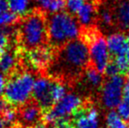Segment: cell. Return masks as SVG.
<instances>
[{
	"label": "cell",
	"mask_w": 129,
	"mask_h": 128,
	"mask_svg": "<svg viewBox=\"0 0 129 128\" xmlns=\"http://www.w3.org/2000/svg\"><path fill=\"white\" fill-rule=\"evenodd\" d=\"M34 128H48L46 125V123H41V122H39L37 123L35 125H34Z\"/></svg>",
	"instance_id": "obj_35"
},
{
	"label": "cell",
	"mask_w": 129,
	"mask_h": 128,
	"mask_svg": "<svg viewBox=\"0 0 129 128\" xmlns=\"http://www.w3.org/2000/svg\"><path fill=\"white\" fill-rule=\"evenodd\" d=\"M89 47L90 61L91 65L100 73L105 71V68L110 62V53L107 48L106 40L93 27L86 28L81 38Z\"/></svg>",
	"instance_id": "obj_5"
},
{
	"label": "cell",
	"mask_w": 129,
	"mask_h": 128,
	"mask_svg": "<svg viewBox=\"0 0 129 128\" xmlns=\"http://www.w3.org/2000/svg\"><path fill=\"white\" fill-rule=\"evenodd\" d=\"M126 60H127V62H129V49L127 50V52H126Z\"/></svg>",
	"instance_id": "obj_37"
},
{
	"label": "cell",
	"mask_w": 129,
	"mask_h": 128,
	"mask_svg": "<svg viewBox=\"0 0 129 128\" xmlns=\"http://www.w3.org/2000/svg\"><path fill=\"white\" fill-rule=\"evenodd\" d=\"M6 79L3 73H0V95L4 94V91L5 89V85H6Z\"/></svg>",
	"instance_id": "obj_29"
},
{
	"label": "cell",
	"mask_w": 129,
	"mask_h": 128,
	"mask_svg": "<svg viewBox=\"0 0 129 128\" xmlns=\"http://www.w3.org/2000/svg\"><path fill=\"white\" fill-rule=\"evenodd\" d=\"M54 128H74L70 125V124L69 123V120L67 121H61L57 123L56 125H54Z\"/></svg>",
	"instance_id": "obj_33"
},
{
	"label": "cell",
	"mask_w": 129,
	"mask_h": 128,
	"mask_svg": "<svg viewBox=\"0 0 129 128\" xmlns=\"http://www.w3.org/2000/svg\"><path fill=\"white\" fill-rule=\"evenodd\" d=\"M42 109L37 103L28 102L27 104L21 106L19 112V118L23 124V125L30 126L32 125H35L40 122L42 118Z\"/></svg>",
	"instance_id": "obj_11"
},
{
	"label": "cell",
	"mask_w": 129,
	"mask_h": 128,
	"mask_svg": "<svg viewBox=\"0 0 129 128\" xmlns=\"http://www.w3.org/2000/svg\"><path fill=\"white\" fill-rule=\"evenodd\" d=\"M89 63V47L82 39H77L58 49L50 67L53 66L54 76L57 77L55 80L62 78L73 81L83 73Z\"/></svg>",
	"instance_id": "obj_1"
},
{
	"label": "cell",
	"mask_w": 129,
	"mask_h": 128,
	"mask_svg": "<svg viewBox=\"0 0 129 128\" xmlns=\"http://www.w3.org/2000/svg\"><path fill=\"white\" fill-rule=\"evenodd\" d=\"M119 128H129V126H128V125H126V123H123Z\"/></svg>",
	"instance_id": "obj_36"
},
{
	"label": "cell",
	"mask_w": 129,
	"mask_h": 128,
	"mask_svg": "<svg viewBox=\"0 0 129 128\" xmlns=\"http://www.w3.org/2000/svg\"><path fill=\"white\" fill-rule=\"evenodd\" d=\"M73 124L74 128H100L99 111L92 105L83 104L74 115Z\"/></svg>",
	"instance_id": "obj_10"
},
{
	"label": "cell",
	"mask_w": 129,
	"mask_h": 128,
	"mask_svg": "<svg viewBox=\"0 0 129 128\" xmlns=\"http://www.w3.org/2000/svg\"><path fill=\"white\" fill-rule=\"evenodd\" d=\"M1 116L3 117V118L5 120V122L11 127L12 125H13L15 124V122L19 118V113L17 112V111L14 108L10 106L3 114H1Z\"/></svg>",
	"instance_id": "obj_22"
},
{
	"label": "cell",
	"mask_w": 129,
	"mask_h": 128,
	"mask_svg": "<svg viewBox=\"0 0 129 128\" xmlns=\"http://www.w3.org/2000/svg\"><path fill=\"white\" fill-rule=\"evenodd\" d=\"M126 42H127V45H128V47H129V32H127V34H126Z\"/></svg>",
	"instance_id": "obj_38"
},
{
	"label": "cell",
	"mask_w": 129,
	"mask_h": 128,
	"mask_svg": "<svg viewBox=\"0 0 129 128\" xmlns=\"http://www.w3.org/2000/svg\"><path fill=\"white\" fill-rule=\"evenodd\" d=\"M34 81L35 78L31 72L16 71L12 74L4 91L6 102L14 106L27 104L33 95Z\"/></svg>",
	"instance_id": "obj_4"
},
{
	"label": "cell",
	"mask_w": 129,
	"mask_h": 128,
	"mask_svg": "<svg viewBox=\"0 0 129 128\" xmlns=\"http://www.w3.org/2000/svg\"><path fill=\"white\" fill-rule=\"evenodd\" d=\"M27 64L35 70H44L50 67L54 59V49L51 47L42 46L27 50L24 55Z\"/></svg>",
	"instance_id": "obj_8"
},
{
	"label": "cell",
	"mask_w": 129,
	"mask_h": 128,
	"mask_svg": "<svg viewBox=\"0 0 129 128\" xmlns=\"http://www.w3.org/2000/svg\"><path fill=\"white\" fill-rule=\"evenodd\" d=\"M99 19L101 25L105 28L112 27V26H113L115 25L112 11V9L108 8V7H105L100 11Z\"/></svg>",
	"instance_id": "obj_20"
},
{
	"label": "cell",
	"mask_w": 129,
	"mask_h": 128,
	"mask_svg": "<svg viewBox=\"0 0 129 128\" xmlns=\"http://www.w3.org/2000/svg\"><path fill=\"white\" fill-rule=\"evenodd\" d=\"M52 82L53 79L47 76H40L34 81L32 96L41 109L48 110L54 105L51 97Z\"/></svg>",
	"instance_id": "obj_9"
},
{
	"label": "cell",
	"mask_w": 129,
	"mask_h": 128,
	"mask_svg": "<svg viewBox=\"0 0 129 128\" xmlns=\"http://www.w3.org/2000/svg\"><path fill=\"white\" fill-rule=\"evenodd\" d=\"M48 40L54 49H59L64 45L78 39L81 33L79 23L71 14L61 12L52 14L47 19Z\"/></svg>",
	"instance_id": "obj_3"
},
{
	"label": "cell",
	"mask_w": 129,
	"mask_h": 128,
	"mask_svg": "<svg viewBox=\"0 0 129 128\" xmlns=\"http://www.w3.org/2000/svg\"><path fill=\"white\" fill-rule=\"evenodd\" d=\"M109 53L114 57L125 56L129 49L126 36L119 32L111 33L106 39Z\"/></svg>",
	"instance_id": "obj_13"
},
{
	"label": "cell",
	"mask_w": 129,
	"mask_h": 128,
	"mask_svg": "<svg viewBox=\"0 0 129 128\" xmlns=\"http://www.w3.org/2000/svg\"><path fill=\"white\" fill-rule=\"evenodd\" d=\"M9 9L8 1L7 0H0V14L7 12Z\"/></svg>",
	"instance_id": "obj_31"
},
{
	"label": "cell",
	"mask_w": 129,
	"mask_h": 128,
	"mask_svg": "<svg viewBox=\"0 0 129 128\" xmlns=\"http://www.w3.org/2000/svg\"><path fill=\"white\" fill-rule=\"evenodd\" d=\"M66 7V0H50L47 11L52 14L59 13Z\"/></svg>",
	"instance_id": "obj_23"
},
{
	"label": "cell",
	"mask_w": 129,
	"mask_h": 128,
	"mask_svg": "<svg viewBox=\"0 0 129 128\" xmlns=\"http://www.w3.org/2000/svg\"><path fill=\"white\" fill-rule=\"evenodd\" d=\"M17 128H31L30 126H26V125H21V126H19Z\"/></svg>",
	"instance_id": "obj_39"
},
{
	"label": "cell",
	"mask_w": 129,
	"mask_h": 128,
	"mask_svg": "<svg viewBox=\"0 0 129 128\" xmlns=\"http://www.w3.org/2000/svg\"><path fill=\"white\" fill-rule=\"evenodd\" d=\"M104 73H105L106 75H108L109 77L114 76V75H120L119 68H118L117 65L115 64V62H114L113 61H112V62H109L108 65L106 66V68H105Z\"/></svg>",
	"instance_id": "obj_27"
},
{
	"label": "cell",
	"mask_w": 129,
	"mask_h": 128,
	"mask_svg": "<svg viewBox=\"0 0 129 128\" xmlns=\"http://www.w3.org/2000/svg\"><path fill=\"white\" fill-rule=\"evenodd\" d=\"M35 2L41 6V8L44 9V10H47L48 5H49L50 0H35Z\"/></svg>",
	"instance_id": "obj_34"
},
{
	"label": "cell",
	"mask_w": 129,
	"mask_h": 128,
	"mask_svg": "<svg viewBox=\"0 0 129 128\" xmlns=\"http://www.w3.org/2000/svg\"><path fill=\"white\" fill-rule=\"evenodd\" d=\"M84 73V79L86 82L92 88H99L102 85L103 82V76L102 74L99 72L92 65H89L85 70Z\"/></svg>",
	"instance_id": "obj_16"
},
{
	"label": "cell",
	"mask_w": 129,
	"mask_h": 128,
	"mask_svg": "<svg viewBox=\"0 0 129 128\" xmlns=\"http://www.w3.org/2000/svg\"><path fill=\"white\" fill-rule=\"evenodd\" d=\"M19 17L11 11H7L0 14V29L13 26L19 22Z\"/></svg>",
	"instance_id": "obj_19"
},
{
	"label": "cell",
	"mask_w": 129,
	"mask_h": 128,
	"mask_svg": "<svg viewBox=\"0 0 129 128\" xmlns=\"http://www.w3.org/2000/svg\"><path fill=\"white\" fill-rule=\"evenodd\" d=\"M117 109L118 114L122 119L129 120V103L125 100L121 101L120 104L118 105Z\"/></svg>",
	"instance_id": "obj_26"
},
{
	"label": "cell",
	"mask_w": 129,
	"mask_h": 128,
	"mask_svg": "<svg viewBox=\"0 0 129 128\" xmlns=\"http://www.w3.org/2000/svg\"><path fill=\"white\" fill-rule=\"evenodd\" d=\"M125 79L121 75L109 77L101 87V103L107 109L118 107L122 101Z\"/></svg>",
	"instance_id": "obj_7"
},
{
	"label": "cell",
	"mask_w": 129,
	"mask_h": 128,
	"mask_svg": "<svg viewBox=\"0 0 129 128\" xmlns=\"http://www.w3.org/2000/svg\"><path fill=\"white\" fill-rule=\"evenodd\" d=\"M9 38L5 33V32L2 29H0V52L4 51L5 48H8Z\"/></svg>",
	"instance_id": "obj_28"
},
{
	"label": "cell",
	"mask_w": 129,
	"mask_h": 128,
	"mask_svg": "<svg viewBox=\"0 0 129 128\" xmlns=\"http://www.w3.org/2000/svg\"><path fill=\"white\" fill-rule=\"evenodd\" d=\"M115 25L123 31H129V0H115L112 8Z\"/></svg>",
	"instance_id": "obj_12"
},
{
	"label": "cell",
	"mask_w": 129,
	"mask_h": 128,
	"mask_svg": "<svg viewBox=\"0 0 129 128\" xmlns=\"http://www.w3.org/2000/svg\"><path fill=\"white\" fill-rule=\"evenodd\" d=\"M9 107H10V104L6 102V100L5 98H0V115L3 114Z\"/></svg>",
	"instance_id": "obj_30"
},
{
	"label": "cell",
	"mask_w": 129,
	"mask_h": 128,
	"mask_svg": "<svg viewBox=\"0 0 129 128\" xmlns=\"http://www.w3.org/2000/svg\"><path fill=\"white\" fill-rule=\"evenodd\" d=\"M113 62H115L116 65H117L120 75L121 74H125L127 72V70L129 69V62H127V60H126V56L115 57Z\"/></svg>",
	"instance_id": "obj_25"
},
{
	"label": "cell",
	"mask_w": 129,
	"mask_h": 128,
	"mask_svg": "<svg viewBox=\"0 0 129 128\" xmlns=\"http://www.w3.org/2000/svg\"><path fill=\"white\" fill-rule=\"evenodd\" d=\"M123 97L125 101L129 103V82L125 83L124 89H123Z\"/></svg>",
	"instance_id": "obj_32"
},
{
	"label": "cell",
	"mask_w": 129,
	"mask_h": 128,
	"mask_svg": "<svg viewBox=\"0 0 129 128\" xmlns=\"http://www.w3.org/2000/svg\"><path fill=\"white\" fill-rule=\"evenodd\" d=\"M9 9L16 15L25 16L29 12L30 0H7Z\"/></svg>",
	"instance_id": "obj_17"
},
{
	"label": "cell",
	"mask_w": 129,
	"mask_h": 128,
	"mask_svg": "<svg viewBox=\"0 0 129 128\" xmlns=\"http://www.w3.org/2000/svg\"><path fill=\"white\" fill-rule=\"evenodd\" d=\"M123 119L119 117L117 111H110L105 116V125L106 128H119L122 124Z\"/></svg>",
	"instance_id": "obj_21"
},
{
	"label": "cell",
	"mask_w": 129,
	"mask_h": 128,
	"mask_svg": "<svg viewBox=\"0 0 129 128\" xmlns=\"http://www.w3.org/2000/svg\"><path fill=\"white\" fill-rule=\"evenodd\" d=\"M84 4V0H66V7L70 14H77Z\"/></svg>",
	"instance_id": "obj_24"
},
{
	"label": "cell",
	"mask_w": 129,
	"mask_h": 128,
	"mask_svg": "<svg viewBox=\"0 0 129 128\" xmlns=\"http://www.w3.org/2000/svg\"><path fill=\"white\" fill-rule=\"evenodd\" d=\"M95 6L92 3H84L83 6L79 9V11L77 12L78 22L81 23L85 27H89L90 25H91L92 21L95 18Z\"/></svg>",
	"instance_id": "obj_15"
},
{
	"label": "cell",
	"mask_w": 129,
	"mask_h": 128,
	"mask_svg": "<svg viewBox=\"0 0 129 128\" xmlns=\"http://www.w3.org/2000/svg\"><path fill=\"white\" fill-rule=\"evenodd\" d=\"M21 53L20 50L5 48L0 55V70L4 75H12L16 72L19 55Z\"/></svg>",
	"instance_id": "obj_14"
},
{
	"label": "cell",
	"mask_w": 129,
	"mask_h": 128,
	"mask_svg": "<svg viewBox=\"0 0 129 128\" xmlns=\"http://www.w3.org/2000/svg\"><path fill=\"white\" fill-rule=\"evenodd\" d=\"M126 75H127V77H128V79H129V69L127 70V72H126Z\"/></svg>",
	"instance_id": "obj_40"
},
{
	"label": "cell",
	"mask_w": 129,
	"mask_h": 128,
	"mask_svg": "<svg viewBox=\"0 0 129 128\" xmlns=\"http://www.w3.org/2000/svg\"><path fill=\"white\" fill-rule=\"evenodd\" d=\"M17 39L26 51L45 46L48 41V29L42 11L34 10L24 16L17 28Z\"/></svg>",
	"instance_id": "obj_2"
},
{
	"label": "cell",
	"mask_w": 129,
	"mask_h": 128,
	"mask_svg": "<svg viewBox=\"0 0 129 128\" xmlns=\"http://www.w3.org/2000/svg\"><path fill=\"white\" fill-rule=\"evenodd\" d=\"M66 86L61 81L53 79L51 86V97L54 104L66 95Z\"/></svg>",
	"instance_id": "obj_18"
},
{
	"label": "cell",
	"mask_w": 129,
	"mask_h": 128,
	"mask_svg": "<svg viewBox=\"0 0 129 128\" xmlns=\"http://www.w3.org/2000/svg\"><path fill=\"white\" fill-rule=\"evenodd\" d=\"M81 97L75 93L66 94L60 101L43 113V119L47 124H54L69 120V117L75 115L83 106Z\"/></svg>",
	"instance_id": "obj_6"
}]
</instances>
